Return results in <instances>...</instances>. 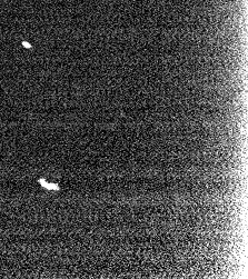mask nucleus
<instances>
[{"label":"nucleus","instance_id":"1","mask_svg":"<svg viewBox=\"0 0 248 279\" xmlns=\"http://www.w3.org/2000/svg\"><path fill=\"white\" fill-rule=\"evenodd\" d=\"M39 182L43 185L45 188H47V189H51V190H58V189H59L58 185H57V184H50V182H47V181H45L43 179H40Z\"/></svg>","mask_w":248,"mask_h":279}]
</instances>
